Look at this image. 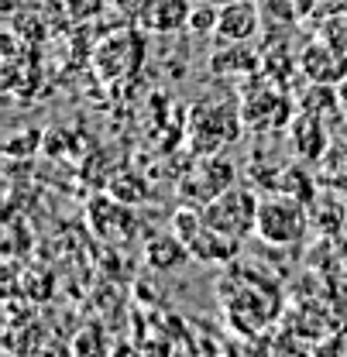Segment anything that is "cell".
Returning a JSON list of instances; mask_svg holds the SVG:
<instances>
[{
    "instance_id": "6",
    "label": "cell",
    "mask_w": 347,
    "mask_h": 357,
    "mask_svg": "<svg viewBox=\"0 0 347 357\" xmlns=\"http://www.w3.org/2000/svg\"><path fill=\"white\" fill-rule=\"evenodd\" d=\"M296 66L309 83H320V86H334L347 76V59L327 42H309L300 52Z\"/></svg>"
},
{
    "instance_id": "2",
    "label": "cell",
    "mask_w": 347,
    "mask_h": 357,
    "mask_svg": "<svg viewBox=\"0 0 347 357\" xmlns=\"http://www.w3.org/2000/svg\"><path fill=\"white\" fill-rule=\"evenodd\" d=\"M258 196L248 189V185H230L223 189L220 196H214L207 206H203V220L210 227H217L220 234L234 237V241H244L248 234H255V223H258Z\"/></svg>"
},
{
    "instance_id": "10",
    "label": "cell",
    "mask_w": 347,
    "mask_h": 357,
    "mask_svg": "<svg viewBox=\"0 0 347 357\" xmlns=\"http://www.w3.org/2000/svg\"><path fill=\"white\" fill-rule=\"evenodd\" d=\"M186 258H189V248L175 237L172 230H169V234H155V237L145 244V265L162 271V275L179 271V268L186 265Z\"/></svg>"
},
{
    "instance_id": "8",
    "label": "cell",
    "mask_w": 347,
    "mask_h": 357,
    "mask_svg": "<svg viewBox=\"0 0 347 357\" xmlns=\"http://www.w3.org/2000/svg\"><path fill=\"white\" fill-rule=\"evenodd\" d=\"M186 248H189V258H196V261H203V265H220V261H230V258L237 255L241 241L220 234L217 227H210V223L203 220L196 227V234L186 241Z\"/></svg>"
},
{
    "instance_id": "4",
    "label": "cell",
    "mask_w": 347,
    "mask_h": 357,
    "mask_svg": "<svg viewBox=\"0 0 347 357\" xmlns=\"http://www.w3.org/2000/svg\"><path fill=\"white\" fill-rule=\"evenodd\" d=\"M193 3L196 0H134L128 10L134 28H141L145 35H175L189 31Z\"/></svg>"
},
{
    "instance_id": "15",
    "label": "cell",
    "mask_w": 347,
    "mask_h": 357,
    "mask_svg": "<svg viewBox=\"0 0 347 357\" xmlns=\"http://www.w3.org/2000/svg\"><path fill=\"white\" fill-rule=\"evenodd\" d=\"M3 10H14V0H3Z\"/></svg>"
},
{
    "instance_id": "1",
    "label": "cell",
    "mask_w": 347,
    "mask_h": 357,
    "mask_svg": "<svg viewBox=\"0 0 347 357\" xmlns=\"http://www.w3.org/2000/svg\"><path fill=\"white\" fill-rule=\"evenodd\" d=\"M309 230V213H306V203L289 196V192H272L258 203V223H255V234H258L265 244H275V248H289V244H300Z\"/></svg>"
},
{
    "instance_id": "11",
    "label": "cell",
    "mask_w": 347,
    "mask_h": 357,
    "mask_svg": "<svg viewBox=\"0 0 347 357\" xmlns=\"http://www.w3.org/2000/svg\"><path fill=\"white\" fill-rule=\"evenodd\" d=\"M293 144L303 158H320L323 148H327V131L323 124L316 121V114H303L293 121Z\"/></svg>"
},
{
    "instance_id": "7",
    "label": "cell",
    "mask_w": 347,
    "mask_h": 357,
    "mask_svg": "<svg viewBox=\"0 0 347 357\" xmlns=\"http://www.w3.org/2000/svg\"><path fill=\"white\" fill-rule=\"evenodd\" d=\"M89 223L100 237L110 241H128L134 234V217H131V203H121L114 196H93L89 199Z\"/></svg>"
},
{
    "instance_id": "9",
    "label": "cell",
    "mask_w": 347,
    "mask_h": 357,
    "mask_svg": "<svg viewBox=\"0 0 347 357\" xmlns=\"http://www.w3.org/2000/svg\"><path fill=\"white\" fill-rule=\"evenodd\" d=\"M189 185L200 189L196 203L207 206L214 196H220L223 189L234 185V169H230L227 158H203L200 165H193V176H189V182H186V189H189Z\"/></svg>"
},
{
    "instance_id": "12",
    "label": "cell",
    "mask_w": 347,
    "mask_h": 357,
    "mask_svg": "<svg viewBox=\"0 0 347 357\" xmlns=\"http://www.w3.org/2000/svg\"><path fill=\"white\" fill-rule=\"evenodd\" d=\"M110 196L121 199V203H141V199L148 196V185L134 176V172H121V176L110 182Z\"/></svg>"
},
{
    "instance_id": "3",
    "label": "cell",
    "mask_w": 347,
    "mask_h": 357,
    "mask_svg": "<svg viewBox=\"0 0 347 357\" xmlns=\"http://www.w3.org/2000/svg\"><path fill=\"white\" fill-rule=\"evenodd\" d=\"M241 124H244V117H237L234 107H227V103H200V107L193 110L189 134H193L200 155H214L217 144L237 141Z\"/></svg>"
},
{
    "instance_id": "5",
    "label": "cell",
    "mask_w": 347,
    "mask_h": 357,
    "mask_svg": "<svg viewBox=\"0 0 347 357\" xmlns=\"http://www.w3.org/2000/svg\"><path fill=\"white\" fill-rule=\"evenodd\" d=\"M261 31V7L255 0H223L217 7V38L227 42H251Z\"/></svg>"
},
{
    "instance_id": "13",
    "label": "cell",
    "mask_w": 347,
    "mask_h": 357,
    "mask_svg": "<svg viewBox=\"0 0 347 357\" xmlns=\"http://www.w3.org/2000/svg\"><path fill=\"white\" fill-rule=\"evenodd\" d=\"M265 10L275 17V21H282V24H289V21H296L303 10H300V0H265Z\"/></svg>"
},
{
    "instance_id": "14",
    "label": "cell",
    "mask_w": 347,
    "mask_h": 357,
    "mask_svg": "<svg viewBox=\"0 0 347 357\" xmlns=\"http://www.w3.org/2000/svg\"><path fill=\"white\" fill-rule=\"evenodd\" d=\"M103 3H114V7H131L134 0H103Z\"/></svg>"
}]
</instances>
